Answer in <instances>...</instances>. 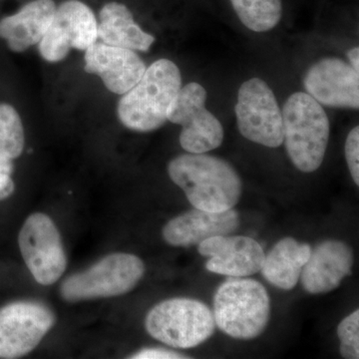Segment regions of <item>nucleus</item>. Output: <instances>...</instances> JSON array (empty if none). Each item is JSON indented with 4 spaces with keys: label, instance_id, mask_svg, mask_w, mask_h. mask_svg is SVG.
<instances>
[{
    "label": "nucleus",
    "instance_id": "nucleus-3",
    "mask_svg": "<svg viewBox=\"0 0 359 359\" xmlns=\"http://www.w3.org/2000/svg\"><path fill=\"white\" fill-rule=\"evenodd\" d=\"M283 141L297 169L316 171L323 164L330 140V124L321 104L304 92L289 97L282 111Z\"/></svg>",
    "mask_w": 359,
    "mask_h": 359
},
{
    "label": "nucleus",
    "instance_id": "nucleus-16",
    "mask_svg": "<svg viewBox=\"0 0 359 359\" xmlns=\"http://www.w3.org/2000/svg\"><path fill=\"white\" fill-rule=\"evenodd\" d=\"M240 219L233 209L208 212L195 209L168 222L163 228V238L173 247L199 245L215 236H226L237 230Z\"/></svg>",
    "mask_w": 359,
    "mask_h": 359
},
{
    "label": "nucleus",
    "instance_id": "nucleus-5",
    "mask_svg": "<svg viewBox=\"0 0 359 359\" xmlns=\"http://www.w3.org/2000/svg\"><path fill=\"white\" fill-rule=\"evenodd\" d=\"M144 273L145 264L140 257L115 252L68 276L61 285L60 294L68 302L119 297L131 292Z\"/></svg>",
    "mask_w": 359,
    "mask_h": 359
},
{
    "label": "nucleus",
    "instance_id": "nucleus-9",
    "mask_svg": "<svg viewBox=\"0 0 359 359\" xmlns=\"http://www.w3.org/2000/svg\"><path fill=\"white\" fill-rule=\"evenodd\" d=\"M235 112L238 128L248 140L269 148L282 145V110L264 80L252 78L241 85Z\"/></svg>",
    "mask_w": 359,
    "mask_h": 359
},
{
    "label": "nucleus",
    "instance_id": "nucleus-10",
    "mask_svg": "<svg viewBox=\"0 0 359 359\" xmlns=\"http://www.w3.org/2000/svg\"><path fill=\"white\" fill-rule=\"evenodd\" d=\"M55 323V314L42 302L6 304L0 309V358H20L32 353Z\"/></svg>",
    "mask_w": 359,
    "mask_h": 359
},
{
    "label": "nucleus",
    "instance_id": "nucleus-21",
    "mask_svg": "<svg viewBox=\"0 0 359 359\" xmlns=\"http://www.w3.org/2000/svg\"><path fill=\"white\" fill-rule=\"evenodd\" d=\"M25 145V128L13 106L0 104V154L16 159Z\"/></svg>",
    "mask_w": 359,
    "mask_h": 359
},
{
    "label": "nucleus",
    "instance_id": "nucleus-25",
    "mask_svg": "<svg viewBox=\"0 0 359 359\" xmlns=\"http://www.w3.org/2000/svg\"><path fill=\"white\" fill-rule=\"evenodd\" d=\"M130 358L133 359H174L186 358L182 354L174 353L164 348H145L133 354Z\"/></svg>",
    "mask_w": 359,
    "mask_h": 359
},
{
    "label": "nucleus",
    "instance_id": "nucleus-22",
    "mask_svg": "<svg viewBox=\"0 0 359 359\" xmlns=\"http://www.w3.org/2000/svg\"><path fill=\"white\" fill-rule=\"evenodd\" d=\"M340 339V353L342 358L358 359L359 358V311L346 316L337 327Z\"/></svg>",
    "mask_w": 359,
    "mask_h": 359
},
{
    "label": "nucleus",
    "instance_id": "nucleus-6",
    "mask_svg": "<svg viewBox=\"0 0 359 359\" xmlns=\"http://www.w3.org/2000/svg\"><path fill=\"white\" fill-rule=\"evenodd\" d=\"M153 339L175 348H193L210 339L216 323L211 309L197 299L177 297L156 304L145 320Z\"/></svg>",
    "mask_w": 359,
    "mask_h": 359
},
{
    "label": "nucleus",
    "instance_id": "nucleus-1",
    "mask_svg": "<svg viewBox=\"0 0 359 359\" xmlns=\"http://www.w3.org/2000/svg\"><path fill=\"white\" fill-rule=\"evenodd\" d=\"M168 174L195 209L228 211L242 196V180L237 171L230 163L215 156L180 155L168 165Z\"/></svg>",
    "mask_w": 359,
    "mask_h": 359
},
{
    "label": "nucleus",
    "instance_id": "nucleus-17",
    "mask_svg": "<svg viewBox=\"0 0 359 359\" xmlns=\"http://www.w3.org/2000/svg\"><path fill=\"white\" fill-rule=\"evenodd\" d=\"M55 11L53 0H32L0 20V37L6 40L11 50L25 51L43 39Z\"/></svg>",
    "mask_w": 359,
    "mask_h": 359
},
{
    "label": "nucleus",
    "instance_id": "nucleus-4",
    "mask_svg": "<svg viewBox=\"0 0 359 359\" xmlns=\"http://www.w3.org/2000/svg\"><path fill=\"white\" fill-rule=\"evenodd\" d=\"M269 313L268 292L257 280L231 278L215 294V323L233 339H256L266 330Z\"/></svg>",
    "mask_w": 359,
    "mask_h": 359
},
{
    "label": "nucleus",
    "instance_id": "nucleus-7",
    "mask_svg": "<svg viewBox=\"0 0 359 359\" xmlns=\"http://www.w3.org/2000/svg\"><path fill=\"white\" fill-rule=\"evenodd\" d=\"M207 92L202 85L191 82L181 87L168 111V121L183 127L180 144L188 153L203 154L222 145L224 129L216 116L205 108Z\"/></svg>",
    "mask_w": 359,
    "mask_h": 359
},
{
    "label": "nucleus",
    "instance_id": "nucleus-23",
    "mask_svg": "<svg viewBox=\"0 0 359 359\" xmlns=\"http://www.w3.org/2000/svg\"><path fill=\"white\" fill-rule=\"evenodd\" d=\"M346 158L347 166L354 183L359 185V127H354L346 141Z\"/></svg>",
    "mask_w": 359,
    "mask_h": 359
},
{
    "label": "nucleus",
    "instance_id": "nucleus-14",
    "mask_svg": "<svg viewBox=\"0 0 359 359\" xmlns=\"http://www.w3.org/2000/svg\"><path fill=\"white\" fill-rule=\"evenodd\" d=\"M84 70L98 75L109 91L123 95L140 81L146 65L131 49L95 42L85 50Z\"/></svg>",
    "mask_w": 359,
    "mask_h": 359
},
{
    "label": "nucleus",
    "instance_id": "nucleus-26",
    "mask_svg": "<svg viewBox=\"0 0 359 359\" xmlns=\"http://www.w3.org/2000/svg\"><path fill=\"white\" fill-rule=\"evenodd\" d=\"M348 56L349 62H351V67L353 68L356 72L359 73V49L358 47H354V48L349 50L347 53Z\"/></svg>",
    "mask_w": 359,
    "mask_h": 359
},
{
    "label": "nucleus",
    "instance_id": "nucleus-18",
    "mask_svg": "<svg viewBox=\"0 0 359 359\" xmlns=\"http://www.w3.org/2000/svg\"><path fill=\"white\" fill-rule=\"evenodd\" d=\"M98 39L111 46L146 52L155 37L135 22L128 7L119 2H109L99 13Z\"/></svg>",
    "mask_w": 359,
    "mask_h": 359
},
{
    "label": "nucleus",
    "instance_id": "nucleus-8",
    "mask_svg": "<svg viewBox=\"0 0 359 359\" xmlns=\"http://www.w3.org/2000/svg\"><path fill=\"white\" fill-rule=\"evenodd\" d=\"M23 261L39 285L57 282L67 268V257L57 226L50 217L34 212L25 219L18 235Z\"/></svg>",
    "mask_w": 359,
    "mask_h": 359
},
{
    "label": "nucleus",
    "instance_id": "nucleus-12",
    "mask_svg": "<svg viewBox=\"0 0 359 359\" xmlns=\"http://www.w3.org/2000/svg\"><path fill=\"white\" fill-rule=\"evenodd\" d=\"M304 88L314 100L327 107L359 108V74L346 61L323 58L306 72Z\"/></svg>",
    "mask_w": 359,
    "mask_h": 359
},
{
    "label": "nucleus",
    "instance_id": "nucleus-15",
    "mask_svg": "<svg viewBox=\"0 0 359 359\" xmlns=\"http://www.w3.org/2000/svg\"><path fill=\"white\" fill-rule=\"evenodd\" d=\"M353 250L346 243L330 240L311 252L301 273L302 285L309 294H327L339 287L351 275Z\"/></svg>",
    "mask_w": 359,
    "mask_h": 359
},
{
    "label": "nucleus",
    "instance_id": "nucleus-19",
    "mask_svg": "<svg viewBox=\"0 0 359 359\" xmlns=\"http://www.w3.org/2000/svg\"><path fill=\"white\" fill-rule=\"evenodd\" d=\"M311 252L308 244L299 243L292 238H283L264 256L262 273L278 289L292 290L301 278Z\"/></svg>",
    "mask_w": 359,
    "mask_h": 359
},
{
    "label": "nucleus",
    "instance_id": "nucleus-24",
    "mask_svg": "<svg viewBox=\"0 0 359 359\" xmlns=\"http://www.w3.org/2000/svg\"><path fill=\"white\" fill-rule=\"evenodd\" d=\"M13 169V160L0 154V202L11 197L15 190Z\"/></svg>",
    "mask_w": 359,
    "mask_h": 359
},
{
    "label": "nucleus",
    "instance_id": "nucleus-11",
    "mask_svg": "<svg viewBox=\"0 0 359 359\" xmlns=\"http://www.w3.org/2000/svg\"><path fill=\"white\" fill-rule=\"evenodd\" d=\"M98 40V23L88 6L67 0L56 7L53 20L40 40V55L48 62L63 60L71 49L86 50Z\"/></svg>",
    "mask_w": 359,
    "mask_h": 359
},
{
    "label": "nucleus",
    "instance_id": "nucleus-20",
    "mask_svg": "<svg viewBox=\"0 0 359 359\" xmlns=\"http://www.w3.org/2000/svg\"><path fill=\"white\" fill-rule=\"evenodd\" d=\"M241 22L255 32H268L283 18V0H230Z\"/></svg>",
    "mask_w": 359,
    "mask_h": 359
},
{
    "label": "nucleus",
    "instance_id": "nucleus-13",
    "mask_svg": "<svg viewBox=\"0 0 359 359\" xmlns=\"http://www.w3.org/2000/svg\"><path fill=\"white\" fill-rule=\"evenodd\" d=\"M199 252L209 257L205 268L231 278H245L261 271L264 259L262 245L244 236H215L199 244Z\"/></svg>",
    "mask_w": 359,
    "mask_h": 359
},
{
    "label": "nucleus",
    "instance_id": "nucleus-2",
    "mask_svg": "<svg viewBox=\"0 0 359 359\" xmlns=\"http://www.w3.org/2000/svg\"><path fill=\"white\" fill-rule=\"evenodd\" d=\"M182 87L178 66L160 59L146 68L133 88L123 94L118 103V117L126 128L146 132L159 129L168 121V111Z\"/></svg>",
    "mask_w": 359,
    "mask_h": 359
}]
</instances>
